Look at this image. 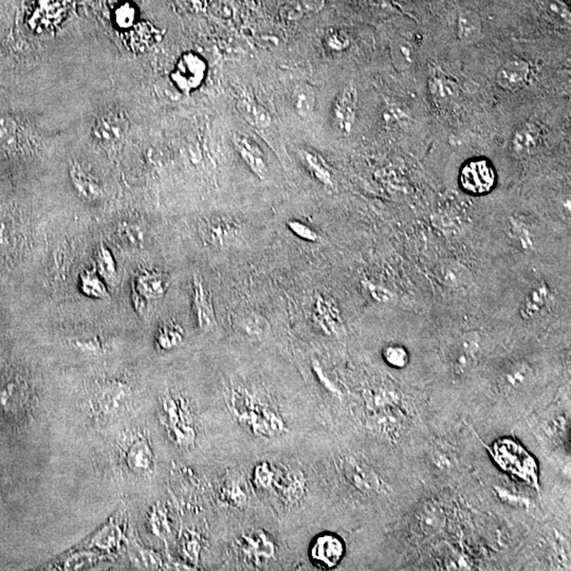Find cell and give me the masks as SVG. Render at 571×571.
<instances>
[{
  "instance_id": "cell-1",
  "label": "cell",
  "mask_w": 571,
  "mask_h": 571,
  "mask_svg": "<svg viewBox=\"0 0 571 571\" xmlns=\"http://www.w3.org/2000/svg\"><path fill=\"white\" fill-rule=\"evenodd\" d=\"M288 405L243 382H231L225 393L227 419L245 438L260 443L262 453L275 454V445L277 449L286 440H294V432H301L303 415Z\"/></svg>"
},
{
  "instance_id": "cell-2",
  "label": "cell",
  "mask_w": 571,
  "mask_h": 571,
  "mask_svg": "<svg viewBox=\"0 0 571 571\" xmlns=\"http://www.w3.org/2000/svg\"><path fill=\"white\" fill-rule=\"evenodd\" d=\"M245 533L243 532L240 538H236L233 547L238 553L239 559L250 570L270 568L279 559V546L272 536L262 530L245 531Z\"/></svg>"
},
{
  "instance_id": "cell-3",
  "label": "cell",
  "mask_w": 571,
  "mask_h": 571,
  "mask_svg": "<svg viewBox=\"0 0 571 571\" xmlns=\"http://www.w3.org/2000/svg\"><path fill=\"white\" fill-rule=\"evenodd\" d=\"M344 553L345 546L341 538L333 533H323L316 536L308 550L312 565L323 570L337 567Z\"/></svg>"
},
{
  "instance_id": "cell-4",
  "label": "cell",
  "mask_w": 571,
  "mask_h": 571,
  "mask_svg": "<svg viewBox=\"0 0 571 571\" xmlns=\"http://www.w3.org/2000/svg\"><path fill=\"white\" fill-rule=\"evenodd\" d=\"M341 470L347 482L363 493L380 492L381 482L374 470L357 457L342 459Z\"/></svg>"
},
{
  "instance_id": "cell-5",
  "label": "cell",
  "mask_w": 571,
  "mask_h": 571,
  "mask_svg": "<svg viewBox=\"0 0 571 571\" xmlns=\"http://www.w3.org/2000/svg\"><path fill=\"white\" fill-rule=\"evenodd\" d=\"M460 182L463 189L469 193L476 195L484 194L494 185V171L487 161H472L461 171Z\"/></svg>"
},
{
  "instance_id": "cell-6",
  "label": "cell",
  "mask_w": 571,
  "mask_h": 571,
  "mask_svg": "<svg viewBox=\"0 0 571 571\" xmlns=\"http://www.w3.org/2000/svg\"><path fill=\"white\" fill-rule=\"evenodd\" d=\"M167 279L161 273L144 271L138 275L133 289V301L138 309H143L146 301L161 299L167 292Z\"/></svg>"
},
{
  "instance_id": "cell-7",
  "label": "cell",
  "mask_w": 571,
  "mask_h": 571,
  "mask_svg": "<svg viewBox=\"0 0 571 571\" xmlns=\"http://www.w3.org/2000/svg\"><path fill=\"white\" fill-rule=\"evenodd\" d=\"M193 308L200 331L204 333L212 331L216 326L214 307L204 279L198 275H195L193 279Z\"/></svg>"
},
{
  "instance_id": "cell-8",
  "label": "cell",
  "mask_w": 571,
  "mask_h": 571,
  "mask_svg": "<svg viewBox=\"0 0 571 571\" xmlns=\"http://www.w3.org/2000/svg\"><path fill=\"white\" fill-rule=\"evenodd\" d=\"M204 243L211 247L225 248L233 245L240 234V226L228 221H211L198 227Z\"/></svg>"
},
{
  "instance_id": "cell-9",
  "label": "cell",
  "mask_w": 571,
  "mask_h": 571,
  "mask_svg": "<svg viewBox=\"0 0 571 571\" xmlns=\"http://www.w3.org/2000/svg\"><path fill=\"white\" fill-rule=\"evenodd\" d=\"M357 102V92L353 85H347L336 100L333 116L343 133H350L355 124Z\"/></svg>"
},
{
  "instance_id": "cell-10",
  "label": "cell",
  "mask_w": 571,
  "mask_h": 571,
  "mask_svg": "<svg viewBox=\"0 0 571 571\" xmlns=\"http://www.w3.org/2000/svg\"><path fill=\"white\" fill-rule=\"evenodd\" d=\"M234 144L241 159L249 167L258 178L265 180L268 177V167L265 161L264 154L260 146L253 139L248 135L236 133L234 135Z\"/></svg>"
},
{
  "instance_id": "cell-11",
  "label": "cell",
  "mask_w": 571,
  "mask_h": 571,
  "mask_svg": "<svg viewBox=\"0 0 571 571\" xmlns=\"http://www.w3.org/2000/svg\"><path fill=\"white\" fill-rule=\"evenodd\" d=\"M530 74L529 62L525 60H508L499 67L495 74L497 85L505 90L515 92L523 87Z\"/></svg>"
},
{
  "instance_id": "cell-12",
  "label": "cell",
  "mask_w": 571,
  "mask_h": 571,
  "mask_svg": "<svg viewBox=\"0 0 571 571\" xmlns=\"http://www.w3.org/2000/svg\"><path fill=\"white\" fill-rule=\"evenodd\" d=\"M540 133L542 129L534 121H527L519 125L511 138V148L515 154L525 156L531 153L540 142Z\"/></svg>"
},
{
  "instance_id": "cell-13",
  "label": "cell",
  "mask_w": 571,
  "mask_h": 571,
  "mask_svg": "<svg viewBox=\"0 0 571 571\" xmlns=\"http://www.w3.org/2000/svg\"><path fill=\"white\" fill-rule=\"evenodd\" d=\"M70 178L75 191L84 199L96 201L102 197L103 189L100 183L92 174L84 171L81 165H74L71 167Z\"/></svg>"
},
{
  "instance_id": "cell-14",
  "label": "cell",
  "mask_w": 571,
  "mask_h": 571,
  "mask_svg": "<svg viewBox=\"0 0 571 571\" xmlns=\"http://www.w3.org/2000/svg\"><path fill=\"white\" fill-rule=\"evenodd\" d=\"M482 23L480 17L471 10H462L457 21V34L462 44L471 45L480 40Z\"/></svg>"
},
{
  "instance_id": "cell-15",
  "label": "cell",
  "mask_w": 571,
  "mask_h": 571,
  "mask_svg": "<svg viewBox=\"0 0 571 571\" xmlns=\"http://www.w3.org/2000/svg\"><path fill=\"white\" fill-rule=\"evenodd\" d=\"M116 237L125 247L141 249L148 243V230L137 221H122L116 228Z\"/></svg>"
},
{
  "instance_id": "cell-16",
  "label": "cell",
  "mask_w": 571,
  "mask_h": 571,
  "mask_svg": "<svg viewBox=\"0 0 571 571\" xmlns=\"http://www.w3.org/2000/svg\"><path fill=\"white\" fill-rule=\"evenodd\" d=\"M204 62L196 55H187L182 58L178 66L177 77L180 81V84L185 87L194 88L201 82L204 74Z\"/></svg>"
},
{
  "instance_id": "cell-17",
  "label": "cell",
  "mask_w": 571,
  "mask_h": 571,
  "mask_svg": "<svg viewBox=\"0 0 571 571\" xmlns=\"http://www.w3.org/2000/svg\"><path fill=\"white\" fill-rule=\"evenodd\" d=\"M291 103L295 113L301 118L311 116L316 106V94L314 88L308 84H299L295 86L291 94Z\"/></svg>"
},
{
  "instance_id": "cell-18",
  "label": "cell",
  "mask_w": 571,
  "mask_h": 571,
  "mask_svg": "<svg viewBox=\"0 0 571 571\" xmlns=\"http://www.w3.org/2000/svg\"><path fill=\"white\" fill-rule=\"evenodd\" d=\"M237 109L247 122L257 128H267L270 125V113L257 103L243 99L237 102Z\"/></svg>"
},
{
  "instance_id": "cell-19",
  "label": "cell",
  "mask_w": 571,
  "mask_h": 571,
  "mask_svg": "<svg viewBox=\"0 0 571 571\" xmlns=\"http://www.w3.org/2000/svg\"><path fill=\"white\" fill-rule=\"evenodd\" d=\"M312 318L323 331L327 333H331L335 329V312L333 306L331 301L322 295H318L314 299Z\"/></svg>"
},
{
  "instance_id": "cell-20",
  "label": "cell",
  "mask_w": 571,
  "mask_h": 571,
  "mask_svg": "<svg viewBox=\"0 0 571 571\" xmlns=\"http://www.w3.org/2000/svg\"><path fill=\"white\" fill-rule=\"evenodd\" d=\"M184 339L183 329L174 323H167L159 329L157 343L163 350H172L180 346Z\"/></svg>"
},
{
  "instance_id": "cell-21",
  "label": "cell",
  "mask_w": 571,
  "mask_h": 571,
  "mask_svg": "<svg viewBox=\"0 0 571 571\" xmlns=\"http://www.w3.org/2000/svg\"><path fill=\"white\" fill-rule=\"evenodd\" d=\"M81 290L94 299H106L109 296L107 287L96 272L86 271L81 275Z\"/></svg>"
},
{
  "instance_id": "cell-22",
  "label": "cell",
  "mask_w": 571,
  "mask_h": 571,
  "mask_svg": "<svg viewBox=\"0 0 571 571\" xmlns=\"http://www.w3.org/2000/svg\"><path fill=\"white\" fill-rule=\"evenodd\" d=\"M476 347L473 343L465 342L456 349L453 366L456 374L467 372L475 362Z\"/></svg>"
},
{
  "instance_id": "cell-23",
  "label": "cell",
  "mask_w": 571,
  "mask_h": 571,
  "mask_svg": "<svg viewBox=\"0 0 571 571\" xmlns=\"http://www.w3.org/2000/svg\"><path fill=\"white\" fill-rule=\"evenodd\" d=\"M124 131V125L123 121L118 116H109V118H102L100 121L98 128H96V135L100 138L102 141H114L121 137Z\"/></svg>"
},
{
  "instance_id": "cell-24",
  "label": "cell",
  "mask_w": 571,
  "mask_h": 571,
  "mask_svg": "<svg viewBox=\"0 0 571 571\" xmlns=\"http://www.w3.org/2000/svg\"><path fill=\"white\" fill-rule=\"evenodd\" d=\"M431 92L440 100H451L458 92L455 82L445 77H434L430 82Z\"/></svg>"
},
{
  "instance_id": "cell-25",
  "label": "cell",
  "mask_w": 571,
  "mask_h": 571,
  "mask_svg": "<svg viewBox=\"0 0 571 571\" xmlns=\"http://www.w3.org/2000/svg\"><path fill=\"white\" fill-rule=\"evenodd\" d=\"M304 159L306 165L309 167L310 171L314 174L316 179L326 185L331 184V174L327 169L322 158L314 153L304 152Z\"/></svg>"
},
{
  "instance_id": "cell-26",
  "label": "cell",
  "mask_w": 571,
  "mask_h": 571,
  "mask_svg": "<svg viewBox=\"0 0 571 571\" xmlns=\"http://www.w3.org/2000/svg\"><path fill=\"white\" fill-rule=\"evenodd\" d=\"M546 11L550 18L562 27L570 25V11L561 0H548Z\"/></svg>"
},
{
  "instance_id": "cell-27",
  "label": "cell",
  "mask_w": 571,
  "mask_h": 571,
  "mask_svg": "<svg viewBox=\"0 0 571 571\" xmlns=\"http://www.w3.org/2000/svg\"><path fill=\"white\" fill-rule=\"evenodd\" d=\"M96 267H98L99 272L104 277H113L116 275V262H114L113 254L105 245H101L96 253Z\"/></svg>"
},
{
  "instance_id": "cell-28",
  "label": "cell",
  "mask_w": 571,
  "mask_h": 571,
  "mask_svg": "<svg viewBox=\"0 0 571 571\" xmlns=\"http://www.w3.org/2000/svg\"><path fill=\"white\" fill-rule=\"evenodd\" d=\"M393 57L399 68H409L413 62V46L407 42L393 46Z\"/></svg>"
},
{
  "instance_id": "cell-29",
  "label": "cell",
  "mask_w": 571,
  "mask_h": 571,
  "mask_svg": "<svg viewBox=\"0 0 571 571\" xmlns=\"http://www.w3.org/2000/svg\"><path fill=\"white\" fill-rule=\"evenodd\" d=\"M288 228H290L293 234L296 235L297 237L304 239V240L314 243V241H316L318 239V233H316L314 228H310L309 226L305 225V223H301V221H289Z\"/></svg>"
},
{
  "instance_id": "cell-30",
  "label": "cell",
  "mask_w": 571,
  "mask_h": 571,
  "mask_svg": "<svg viewBox=\"0 0 571 571\" xmlns=\"http://www.w3.org/2000/svg\"><path fill=\"white\" fill-rule=\"evenodd\" d=\"M267 329H268V325L260 316H251L250 318H245V331H247L248 335L258 338L264 335Z\"/></svg>"
},
{
  "instance_id": "cell-31",
  "label": "cell",
  "mask_w": 571,
  "mask_h": 571,
  "mask_svg": "<svg viewBox=\"0 0 571 571\" xmlns=\"http://www.w3.org/2000/svg\"><path fill=\"white\" fill-rule=\"evenodd\" d=\"M384 357L387 363L396 367H402L407 362L406 353L399 346L387 347L384 351Z\"/></svg>"
},
{
  "instance_id": "cell-32",
  "label": "cell",
  "mask_w": 571,
  "mask_h": 571,
  "mask_svg": "<svg viewBox=\"0 0 571 571\" xmlns=\"http://www.w3.org/2000/svg\"><path fill=\"white\" fill-rule=\"evenodd\" d=\"M73 345L84 353H98L102 348V343L96 338L77 340L73 342Z\"/></svg>"
}]
</instances>
